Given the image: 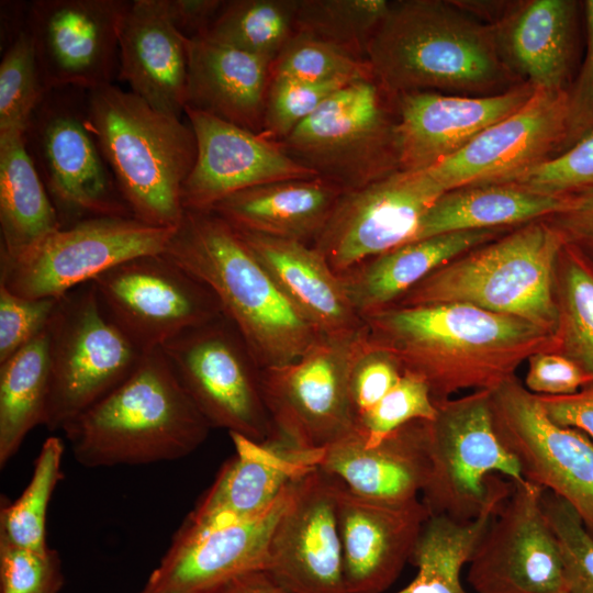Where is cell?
<instances>
[{
  "mask_svg": "<svg viewBox=\"0 0 593 593\" xmlns=\"http://www.w3.org/2000/svg\"><path fill=\"white\" fill-rule=\"evenodd\" d=\"M91 282L105 315L143 354L222 315L211 290L164 254L128 259Z\"/></svg>",
  "mask_w": 593,
  "mask_h": 593,
  "instance_id": "14",
  "label": "cell"
},
{
  "mask_svg": "<svg viewBox=\"0 0 593 593\" xmlns=\"http://www.w3.org/2000/svg\"><path fill=\"white\" fill-rule=\"evenodd\" d=\"M403 369L388 350L369 342L367 332L351 367L349 396L357 418L374 406L400 380Z\"/></svg>",
  "mask_w": 593,
  "mask_h": 593,
  "instance_id": "48",
  "label": "cell"
},
{
  "mask_svg": "<svg viewBox=\"0 0 593 593\" xmlns=\"http://www.w3.org/2000/svg\"><path fill=\"white\" fill-rule=\"evenodd\" d=\"M64 443L48 437L35 459L31 479L21 495L11 502L0 500V539L9 544L46 552V516L52 494L61 477Z\"/></svg>",
  "mask_w": 593,
  "mask_h": 593,
  "instance_id": "39",
  "label": "cell"
},
{
  "mask_svg": "<svg viewBox=\"0 0 593 593\" xmlns=\"http://www.w3.org/2000/svg\"><path fill=\"white\" fill-rule=\"evenodd\" d=\"M535 89L518 85L489 96L417 91L396 97L401 170H424L522 108Z\"/></svg>",
  "mask_w": 593,
  "mask_h": 593,
  "instance_id": "24",
  "label": "cell"
},
{
  "mask_svg": "<svg viewBox=\"0 0 593 593\" xmlns=\"http://www.w3.org/2000/svg\"><path fill=\"white\" fill-rule=\"evenodd\" d=\"M491 410L524 478L568 502L593 534V441L555 423L516 377L491 391Z\"/></svg>",
  "mask_w": 593,
  "mask_h": 593,
  "instance_id": "15",
  "label": "cell"
},
{
  "mask_svg": "<svg viewBox=\"0 0 593 593\" xmlns=\"http://www.w3.org/2000/svg\"><path fill=\"white\" fill-rule=\"evenodd\" d=\"M83 91H48L25 130L61 227L91 217H133L89 127Z\"/></svg>",
  "mask_w": 593,
  "mask_h": 593,
  "instance_id": "10",
  "label": "cell"
},
{
  "mask_svg": "<svg viewBox=\"0 0 593 593\" xmlns=\"http://www.w3.org/2000/svg\"><path fill=\"white\" fill-rule=\"evenodd\" d=\"M130 1L36 0L29 5L30 32L46 91H90L119 72V36Z\"/></svg>",
  "mask_w": 593,
  "mask_h": 593,
  "instance_id": "17",
  "label": "cell"
},
{
  "mask_svg": "<svg viewBox=\"0 0 593 593\" xmlns=\"http://www.w3.org/2000/svg\"><path fill=\"white\" fill-rule=\"evenodd\" d=\"M234 230L284 296L322 336L349 335L365 326L338 275L312 245Z\"/></svg>",
  "mask_w": 593,
  "mask_h": 593,
  "instance_id": "28",
  "label": "cell"
},
{
  "mask_svg": "<svg viewBox=\"0 0 593 593\" xmlns=\"http://www.w3.org/2000/svg\"><path fill=\"white\" fill-rule=\"evenodd\" d=\"M437 406L426 381L403 371L396 384L370 410L357 418L356 429L368 446L376 445L400 427L415 422H430Z\"/></svg>",
  "mask_w": 593,
  "mask_h": 593,
  "instance_id": "43",
  "label": "cell"
},
{
  "mask_svg": "<svg viewBox=\"0 0 593 593\" xmlns=\"http://www.w3.org/2000/svg\"><path fill=\"white\" fill-rule=\"evenodd\" d=\"M163 254L211 290L260 369L296 360L322 337L216 213L184 211Z\"/></svg>",
  "mask_w": 593,
  "mask_h": 593,
  "instance_id": "3",
  "label": "cell"
},
{
  "mask_svg": "<svg viewBox=\"0 0 593 593\" xmlns=\"http://www.w3.org/2000/svg\"><path fill=\"white\" fill-rule=\"evenodd\" d=\"M177 378L212 428L262 443L273 434L260 368L233 324L221 316L161 347Z\"/></svg>",
  "mask_w": 593,
  "mask_h": 593,
  "instance_id": "12",
  "label": "cell"
},
{
  "mask_svg": "<svg viewBox=\"0 0 593 593\" xmlns=\"http://www.w3.org/2000/svg\"><path fill=\"white\" fill-rule=\"evenodd\" d=\"M347 83L349 82L340 80L306 81L282 76L271 77L261 135L281 143L327 98Z\"/></svg>",
  "mask_w": 593,
  "mask_h": 593,
  "instance_id": "44",
  "label": "cell"
},
{
  "mask_svg": "<svg viewBox=\"0 0 593 593\" xmlns=\"http://www.w3.org/2000/svg\"><path fill=\"white\" fill-rule=\"evenodd\" d=\"M280 144L344 192L365 187L401 170L396 97L374 76L351 81Z\"/></svg>",
  "mask_w": 593,
  "mask_h": 593,
  "instance_id": "7",
  "label": "cell"
},
{
  "mask_svg": "<svg viewBox=\"0 0 593 593\" xmlns=\"http://www.w3.org/2000/svg\"><path fill=\"white\" fill-rule=\"evenodd\" d=\"M567 202L568 194L542 193L514 183L452 189L428 209L413 242L452 232L524 225L562 211Z\"/></svg>",
  "mask_w": 593,
  "mask_h": 593,
  "instance_id": "33",
  "label": "cell"
},
{
  "mask_svg": "<svg viewBox=\"0 0 593 593\" xmlns=\"http://www.w3.org/2000/svg\"><path fill=\"white\" fill-rule=\"evenodd\" d=\"M46 93L34 43L24 24L13 35L0 63V134L25 132Z\"/></svg>",
  "mask_w": 593,
  "mask_h": 593,
  "instance_id": "41",
  "label": "cell"
},
{
  "mask_svg": "<svg viewBox=\"0 0 593 593\" xmlns=\"http://www.w3.org/2000/svg\"><path fill=\"white\" fill-rule=\"evenodd\" d=\"M271 63L205 37L188 40L184 109L261 134Z\"/></svg>",
  "mask_w": 593,
  "mask_h": 593,
  "instance_id": "29",
  "label": "cell"
},
{
  "mask_svg": "<svg viewBox=\"0 0 593 593\" xmlns=\"http://www.w3.org/2000/svg\"><path fill=\"white\" fill-rule=\"evenodd\" d=\"M506 183L555 195L593 187V130L564 152L525 170Z\"/></svg>",
  "mask_w": 593,
  "mask_h": 593,
  "instance_id": "46",
  "label": "cell"
},
{
  "mask_svg": "<svg viewBox=\"0 0 593 593\" xmlns=\"http://www.w3.org/2000/svg\"><path fill=\"white\" fill-rule=\"evenodd\" d=\"M365 339V326L322 336L296 360L260 369L273 434L298 449L321 451L356 430L349 377Z\"/></svg>",
  "mask_w": 593,
  "mask_h": 593,
  "instance_id": "11",
  "label": "cell"
},
{
  "mask_svg": "<svg viewBox=\"0 0 593 593\" xmlns=\"http://www.w3.org/2000/svg\"><path fill=\"white\" fill-rule=\"evenodd\" d=\"M507 227L440 234L401 245L338 275L356 312L363 317L394 305L439 267L483 246Z\"/></svg>",
  "mask_w": 593,
  "mask_h": 593,
  "instance_id": "30",
  "label": "cell"
},
{
  "mask_svg": "<svg viewBox=\"0 0 593 593\" xmlns=\"http://www.w3.org/2000/svg\"><path fill=\"white\" fill-rule=\"evenodd\" d=\"M212 593H292L267 569H256L230 580Z\"/></svg>",
  "mask_w": 593,
  "mask_h": 593,
  "instance_id": "55",
  "label": "cell"
},
{
  "mask_svg": "<svg viewBox=\"0 0 593 593\" xmlns=\"http://www.w3.org/2000/svg\"><path fill=\"white\" fill-rule=\"evenodd\" d=\"M343 192L321 177L283 180L231 194L212 212L238 230L312 245Z\"/></svg>",
  "mask_w": 593,
  "mask_h": 593,
  "instance_id": "31",
  "label": "cell"
},
{
  "mask_svg": "<svg viewBox=\"0 0 593 593\" xmlns=\"http://www.w3.org/2000/svg\"><path fill=\"white\" fill-rule=\"evenodd\" d=\"M537 396L555 423L578 429L593 441V387L570 395Z\"/></svg>",
  "mask_w": 593,
  "mask_h": 593,
  "instance_id": "53",
  "label": "cell"
},
{
  "mask_svg": "<svg viewBox=\"0 0 593 593\" xmlns=\"http://www.w3.org/2000/svg\"><path fill=\"white\" fill-rule=\"evenodd\" d=\"M317 468L366 499H418L428 473L426 422L409 423L372 446L356 429L321 450Z\"/></svg>",
  "mask_w": 593,
  "mask_h": 593,
  "instance_id": "27",
  "label": "cell"
},
{
  "mask_svg": "<svg viewBox=\"0 0 593 593\" xmlns=\"http://www.w3.org/2000/svg\"><path fill=\"white\" fill-rule=\"evenodd\" d=\"M567 101L568 90H535L517 111L424 170L444 192L507 182L559 153L566 135Z\"/></svg>",
  "mask_w": 593,
  "mask_h": 593,
  "instance_id": "19",
  "label": "cell"
},
{
  "mask_svg": "<svg viewBox=\"0 0 593 593\" xmlns=\"http://www.w3.org/2000/svg\"><path fill=\"white\" fill-rule=\"evenodd\" d=\"M184 115L197 142L195 161L181 189L184 211H212L248 188L318 177L261 134L193 109H184Z\"/></svg>",
  "mask_w": 593,
  "mask_h": 593,
  "instance_id": "22",
  "label": "cell"
},
{
  "mask_svg": "<svg viewBox=\"0 0 593 593\" xmlns=\"http://www.w3.org/2000/svg\"><path fill=\"white\" fill-rule=\"evenodd\" d=\"M333 479L347 591L383 593L410 561L430 512L419 499L374 501Z\"/></svg>",
  "mask_w": 593,
  "mask_h": 593,
  "instance_id": "23",
  "label": "cell"
},
{
  "mask_svg": "<svg viewBox=\"0 0 593 593\" xmlns=\"http://www.w3.org/2000/svg\"><path fill=\"white\" fill-rule=\"evenodd\" d=\"M46 329L49 393L44 426L55 432L126 380L144 354L105 315L92 282L58 299Z\"/></svg>",
  "mask_w": 593,
  "mask_h": 593,
  "instance_id": "9",
  "label": "cell"
},
{
  "mask_svg": "<svg viewBox=\"0 0 593 593\" xmlns=\"http://www.w3.org/2000/svg\"><path fill=\"white\" fill-rule=\"evenodd\" d=\"M555 291L559 313L555 353L593 378V265L567 244L558 257Z\"/></svg>",
  "mask_w": 593,
  "mask_h": 593,
  "instance_id": "38",
  "label": "cell"
},
{
  "mask_svg": "<svg viewBox=\"0 0 593 593\" xmlns=\"http://www.w3.org/2000/svg\"><path fill=\"white\" fill-rule=\"evenodd\" d=\"M366 58L394 97L417 91L489 96L512 89L495 27L445 1L391 2Z\"/></svg>",
  "mask_w": 593,
  "mask_h": 593,
  "instance_id": "2",
  "label": "cell"
},
{
  "mask_svg": "<svg viewBox=\"0 0 593 593\" xmlns=\"http://www.w3.org/2000/svg\"><path fill=\"white\" fill-rule=\"evenodd\" d=\"M390 7L387 0H298L295 32L366 58L367 46Z\"/></svg>",
  "mask_w": 593,
  "mask_h": 593,
  "instance_id": "40",
  "label": "cell"
},
{
  "mask_svg": "<svg viewBox=\"0 0 593 593\" xmlns=\"http://www.w3.org/2000/svg\"><path fill=\"white\" fill-rule=\"evenodd\" d=\"M234 455L225 461L183 526L205 528L255 517L295 480L317 467L321 451L301 450L278 435L259 443L230 434Z\"/></svg>",
  "mask_w": 593,
  "mask_h": 593,
  "instance_id": "25",
  "label": "cell"
},
{
  "mask_svg": "<svg viewBox=\"0 0 593 593\" xmlns=\"http://www.w3.org/2000/svg\"><path fill=\"white\" fill-rule=\"evenodd\" d=\"M542 505L561 555L568 593H593V534L556 494L545 491Z\"/></svg>",
  "mask_w": 593,
  "mask_h": 593,
  "instance_id": "45",
  "label": "cell"
},
{
  "mask_svg": "<svg viewBox=\"0 0 593 593\" xmlns=\"http://www.w3.org/2000/svg\"><path fill=\"white\" fill-rule=\"evenodd\" d=\"M444 190L426 170H399L343 192L312 246L340 275L415 239Z\"/></svg>",
  "mask_w": 593,
  "mask_h": 593,
  "instance_id": "16",
  "label": "cell"
},
{
  "mask_svg": "<svg viewBox=\"0 0 593 593\" xmlns=\"http://www.w3.org/2000/svg\"><path fill=\"white\" fill-rule=\"evenodd\" d=\"M574 13V1L532 0L494 26L504 61L535 90H567Z\"/></svg>",
  "mask_w": 593,
  "mask_h": 593,
  "instance_id": "32",
  "label": "cell"
},
{
  "mask_svg": "<svg viewBox=\"0 0 593 593\" xmlns=\"http://www.w3.org/2000/svg\"><path fill=\"white\" fill-rule=\"evenodd\" d=\"M586 53L580 74L568 91L566 135L558 154L593 130V0L585 1Z\"/></svg>",
  "mask_w": 593,
  "mask_h": 593,
  "instance_id": "51",
  "label": "cell"
},
{
  "mask_svg": "<svg viewBox=\"0 0 593 593\" xmlns=\"http://www.w3.org/2000/svg\"><path fill=\"white\" fill-rule=\"evenodd\" d=\"M527 361L524 387L536 395H570L593 385V378L562 354L539 351Z\"/></svg>",
  "mask_w": 593,
  "mask_h": 593,
  "instance_id": "50",
  "label": "cell"
},
{
  "mask_svg": "<svg viewBox=\"0 0 593 593\" xmlns=\"http://www.w3.org/2000/svg\"><path fill=\"white\" fill-rule=\"evenodd\" d=\"M266 569L292 593H348L334 479L317 467L296 480Z\"/></svg>",
  "mask_w": 593,
  "mask_h": 593,
  "instance_id": "21",
  "label": "cell"
},
{
  "mask_svg": "<svg viewBox=\"0 0 593 593\" xmlns=\"http://www.w3.org/2000/svg\"><path fill=\"white\" fill-rule=\"evenodd\" d=\"M513 490L514 483L507 480L485 508L468 522L430 515L410 559L416 575L395 593H469L461 584L462 567Z\"/></svg>",
  "mask_w": 593,
  "mask_h": 593,
  "instance_id": "35",
  "label": "cell"
},
{
  "mask_svg": "<svg viewBox=\"0 0 593 593\" xmlns=\"http://www.w3.org/2000/svg\"><path fill=\"white\" fill-rule=\"evenodd\" d=\"M271 77L306 81H355L372 77L366 58L325 40L295 32L271 63Z\"/></svg>",
  "mask_w": 593,
  "mask_h": 593,
  "instance_id": "42",
  "label": "cell"
},
{
  "mask_svg": "<svg viewBox=\"0 0 593 593\" xmlns=\"http://www.w3.org/2000/svg\"><path fill=\"white\" fill-rule=\"evenodd\" d=\"M426 422L428 473L422 501L430 515L475 518L507 480L526 479L496 433L491 392L473 391L436 403Z\"/></svg>",
  "mask_w": 593,
  "mask_h": 593,
  "instance_id": "8",
  "label": "cell"
},
{
  "mask_svg": "<svg viewBox=\"0 0 593 593\" xmlns=\"http://www.w3.org/2000/svg\"><path fill=\"white\" fill-rule=\"evenodd\" d=\"M546 220L593 265V187L569 193L566 208Z\"/></svg>",
  "mask_w": 593,
  "mask_h": 593,
  "instance_id": "52",
  "label": "cell"
},
{
  "mask_svg": "<svg viewBox=\"0 0 593 593\" xmlns=\"http://www.w3.org/2000/svg\"><path fill=\"white\" fill-rule=\"evenodd\" d=\"M563 245L546 219L526 223L439 267L392 306L462 303L522 318L556 336V268Z\"/></svg>",
  "mask_w": 593,
  "mask_h": 593,
  "instance_id": "6",
  "label": "cell"
},
{
  "mask_svg": "<svg viewBox=\"0 0 593 593\" xmlns=\"http://www.w3.org/2000/svg\"><path fill=\"white\" fill-rule=\"evenodd\" d=\"M545 491L527 480L514 485L468 562L467 579L474 593H568L561 555L544 511Z\"/></svg>",
  "mask_w": 593,
  "mask_h": 593,
  "instance_id": "18",
  "label": "cell"
},
{
  "mask_svg": "<svg viewBox=\"0 0 593 593\" xmlns=\"http://www.w3.org/2000/svg\"><path fill=\"white\" fill-rule=\"evenodd\" d=\"M118 76L154 109L184 114L188 38L174 26L166 0L128 2L119 36Z\"/></svg>",
  "mask_w": 593,
  "mask_h": 593,
  "instance_id": "26",
  "label": "cell"
},
{
  "mask_svg": "<svg viewBox=\"0 0 593 593\" xmlns=\"http://www.w3.org/2000/svg\"><path fill=\"white\" fill-rule=\"evenodd\" d=\"M211 429L157 348L144 354L126 380L61 432L79 465L105 468L184 458Z\"/></svg>",
  "mask_w": 593,
  "mask_h": 593,
  "instance_id": "4",
  "label": "cell"
},
{
  "mask_svg": "<svg viewBox=\"0 0 593 593\" xmlns=\"http://www.w3.org/2000/svg\"><path fill=\"white\" fill-rule=\"evenodd\" d=\"M370 343L423 378L436 403L463 390L493 391L555 335L515 316L462 303L391 306L363 317Z\"/></svg>",
  "mask_w": 593,
  "mask_h": 593,
  "instance_id": "1",
  "label": "cell"
},
{
  "mask_svg": "<svg viewBox=\"0 0 593 593\" xmlns=\"http://www.w3.org/2000/svg\"><path fill=\"white\" fill-rule=\"evenodd\" d=\"M175 230L132 216L86 219L60 227L19 258L0 261V284L27 299H59L121 262L163 254Z\"/></svg>",
  "mask_w": 593,
  "mask_h": 593,
  "instance_id": "13",
  "label": "cell"
},
{
  "mask_svg": "<svg viewBox=\"0 0 593 593\" xmlns=\"http://www.w3.org/2000/svg\"><path fill=\"white\" fill-rule=\"evenodd\" d=\"M64 582L57 550L36 552L0 539V593H58Z\"/></svg>",
  "mask_w": 593,
  "mask_h": 593,
  "instance_id": "47",
  "label": "cell"
},
{
  "mask_svg": "<svg viewBox=\"0 0 593 593\" xmlns=\"http://www.w3.org/2000/svg\"><path fill=\"white\" fill-rule=\"evenodd\" d=\"M89 127L133 217L177 227L181 189L197 157L189 122L113 83L87 91Z\"/></svg>",
  "mask_w": 593,
  "mask_h": 593,
  "instance_id": "5",
  "label": "cell"
},
{
  "mask_svg": "<svg viewBox=\"0 0 593 593\" xmlns=\"http://www.w3.org/2000/svg\"><path fill=\"white\" fill-rule=\"evenodd\" d=\"M60 227L25 132L0 134V261L19 258Z\"/></svg>",
  "mask_w": 593,
  "mask_h": 593,
  "instance_id": "34",
  "label": "cell"
},
{
  "mask_svg": "<svg viewBox=\"0 0 593 593\" xmlns=\"http://www.w3.org/2000/svg\"><path fill=\"white\" fill-rule=\"evenodd\" d=\"M168 15L186 38L202 37L221 12L223 0H166Z\"/></svg>",
  "mask_w": 593,
  "mask_h": 593,
  "instance_id": "54",
  "label": "cell"
},
{
  "mask_svg": "<svg viewBox=\"0 0 593 593\" xmlns=\"http://www.w3.org/2000/svg\"><path fill=\"white\" fill-rule=\"evenodd\" d=\"M298 0H231L202 37L272 63L295 33Z\"/></svg>",
  "mask_w": 593,
  "mask_h": 593,
  "instance_id": "37",
  "label": "cell"
},
{
  "mask_svg": "<svg viewBox=\"0 0 593 593\" xmlns=\"http://www.w3.org/2000/svg\"><path fill=\"white\" fill-rule=\"evenodd\" d=\"M49 393L48 334H41L0 363V468L26 435L44 425Z\"/></svg>",
  "mask_w": 593,
  "mask_h": 593,
  "instance_id": "36",
  "label": "cell"
},
{
  "mask_svg": "<svg viewBox=\"0 0 593 593\" xmlns=\"http://www.w3.org/2000/svg\"><path fill=\"white\" fill-rule=\"evenodd\" d=\"M58 299H27L0 284V363L41 334Z\"/></svg>",
  "mask_w": 593,
  "mask_h": 593,
  "instance_id": "49",
  "label": "cell"
},
{
  "mask_svg": "<svg viewBox=\"0 0 593 593\" xmlns=\"http://www.w3.org/2000/svg\"><path fill=\"white\" fill-rule=\"evenodd\" d=\"M295 482L255 517L205 528L181 525L138 593H212L239 574L266 569L273 530Z\"/></svg>",
  "mask_w": 593,
  "mask_h": 593,
  "instance_id": "20",
  "label": "cell"
}]
</instances>
